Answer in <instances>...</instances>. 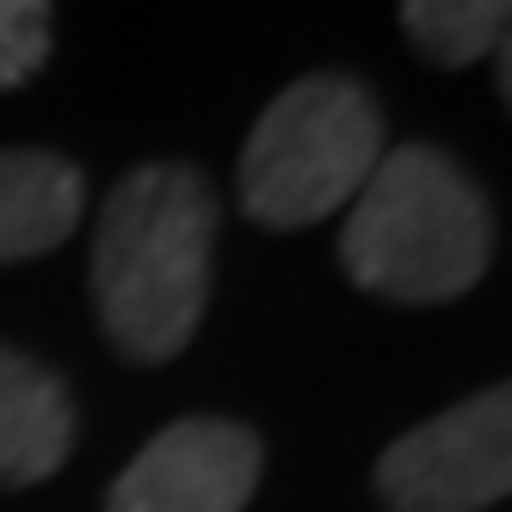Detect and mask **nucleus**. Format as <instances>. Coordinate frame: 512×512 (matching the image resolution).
Wrapping results in <instances>:
<instances>
[{
    "label": "nucleus",
    "mask_w": 512,
    "mask_h": 512,
    "mask_svg": "<svg viewBox=\"0 0 512 512\" xmlns=\"http://www.w3.org/2000/svg\"><path fill=\"white\" fill-rule=\"evenodd\" d=\"M389 149L377 93L352 75L290 81L241 142L235 198L260 229H315L340 216Z\"/></svg>",
    "instance_id": "7ed1b4c3"
},
{
    "label": "nucleus",
    "mask_w": 512,
    "mask_h": 512,
    "mask_svg": "<svg viewBox=\"0 0 512 512\" xmlns=\"http://www.w3.org/2000/svg\"><path fill=\"white\" fill-rule=\"evenodd\" d=\"M260 463L266 451L241 420L186 414L118 469L105 512H241L260 488Z\"/></svg>",
    "instance_id": "39448f33"
},
{
    "label": "nucleus",
    "mask_w": 512,
    "mask_h": 512,
    "mask_svg": "<svg viewBox=\"0 0 512 512\" xmlns=\"http://www.w3.org/2000/svg\"><path fill=\"white\" fill-rule=\"evenodd\" d=\"M223 204L204 167L142 161L99 204L87 297L130 364H167L192 346L210 303V260Z\"/></svg>",
    "instance_id": "f257e3e1"
},
{
    "label": "nucleus",
    "mask_w": 512,
    "mask_h": 512,
    "mask_svg": "<svg viewBox=\"0 0 512 512\" xmlns=\"http://www.w3.org/2000/svg\"><path fill=\"white\" fill-rule=\"evenodd\" d=\"M87 216V179L68 155L0 149V266L62 247Z\"/></svg>",
    "instance_id": "0eeeda50"
},
{
    "label": "nucleus",
    "mask_w": 512,
    "mask_h": 512,
    "mask_svg": "<svg viewBox=\"0 0 512 512\" xmlns=\"http://www.w3.org/2000/svg\"><path fill=\"white\" fill-rule=\"evenodd\" d=\"M506 0H408L401 31L432 68H469L506 44Z\"/></svg>",
    "instance_id": "6e6552de"
},
{
    "label": "nucleus",
    "mask_w": 512,
    "mask_h": 512,
    "mask_svg": "<svg viewBox=\"0 0 512 512\" xmlns=\"http://www.w3.org/2000/svg\"><path fill=\"white\" fill-rule=\"evenodd\" d=\"M50 62V7L44 0H0V93L25 87Z\"/></svg>",
    "instance_id": "1a4fd4ad"
},
{
    "label": "nucleus",
    "mask_w": 512,
    "mask_h": 512,
    "mask_svg": "<svg viewBox=\"0 0 512 512\" xmlns=\"http://www.w3.org/2000/svg\"><path fill=\"white\" fill-rule=\"evenodd\" d=\"M512 488V389L494 383L420 420L377 457V494L395 512H488Z\"/></svg>",
    "instance_id": "20e7f679"
},
{
    "label": "nucleus",
    "mask_w": 512,
    "mask_h": 512,
    "mask_svg": "<svg viewBox=\"0 0 512 512\" xmlns=\"http://www.w3.org/2000/svg\"><path fill=\"white\" fill-rule=\"evenodd\" d=\"M75 395L50 364L0 346V488L50 482L75 451Z\"/></svg>",
    "instance_id": "423d86ee"
},
{
    "label": "nucleus",
    "mask_w": 512,
    "mask_h": 512,
    "mask_svg": "<svg viewBox=\"0 0 512 512\" xmlns=\"http://www.w3.org/2000/svg\"><path fill=\"white\" fill-rule=\"evenodd\" d=\"M494 260V210L482 186L432 142L383 149L346 204L340 266L383 303H451Z\"/></svg>",
    "instance_id": "f03ea898"
}]
</instances>
